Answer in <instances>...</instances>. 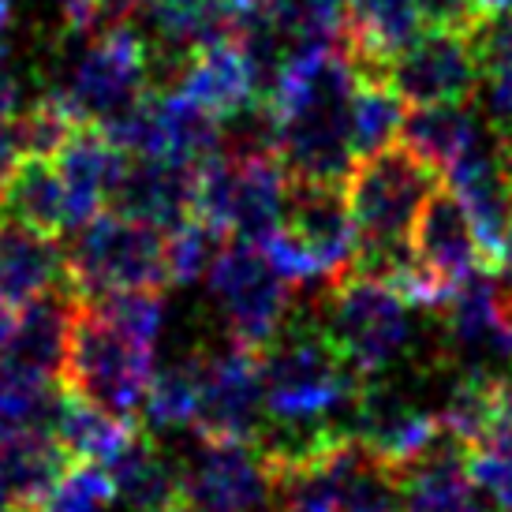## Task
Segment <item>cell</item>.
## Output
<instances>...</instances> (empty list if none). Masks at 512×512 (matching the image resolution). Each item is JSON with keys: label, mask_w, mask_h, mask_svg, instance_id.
Here are the masks:
<instances>
[{"label": "cell", "mask_w": 512, "mask_h": 512, "mask_svg": "<svg viewBox=\"0 0 512 512\" xmlns=\"http://www.w3.org/2000/svg\"><path fill=\"white\" fill-rule=\"evenodd\" d=\"M441 172L427 165L412 146H382L359 157L344 195L356 225V266L367 273H385L400 258L412 255L415 217L438 187Z\"/></svg>", "instance_id": "3957f363"}, {"label": "cell", "mask_w": 512, "mask_h": 512, "mask_svg": "<svg viewBox=\"0 0 512 512\" xmlns=\"http://www.w3.org/2000/svg\"><path fill=\"white\" fill-rule=\"evenodd\" d=\"M412 258L423 270H430L434 277H441L445 285L453 288H460L468 277L483 270L471 217L464 210L460 195L449 184L434 187L430 199L423 202L419 217H415Z\"/></svg>", "instance_id": "2e32d148"}, {"label": "cell", "mask_w": 512, "mask_h": 512, "mask_svg": "<svg viewBox=\"0 0 512 512\" xmlns=\"http://www.w3.org/2000/svg\"><path fill=\"white\" fill-rule=\"evenodd\" d=\"M288 195V172L277 154H217L199 169V206L225 240L262 243L281 228Z\"/></svg>", "instance_id": "9c48e42d"}, {"label": "cell", "mask_w": 512, "mask_h": 512, "mask_svg": "<svg viewBox=\"0 0 512 512\" xmlns=\"http://www.w3.org/2000/svg\"><path fill=\"white\" fill-rule=\"evenodd\" d=\"M408 105H471L483 86L479 23H423L389 64Z\"/></svg>", "instance_id": "8fae6325"}, {"label": "cell", "mask_w": 512, "mask_h": 512, "mask_svg": "<svg viewBox=\"0 0 512 512\" xmlns=\"http://www.w3.org/2000/svg\"><path fill=\"white\" fill-rule=\"evenodd\" d=\"M116 501V483L105 464L72 460L57 479L53 494L34 512H109Z\"/></svg>", "instance_id": "836d02e7"}, {"label": "cell", "mask_w": 512, "mask_h": 512, "mask_svg": "<svg viewBox=\"0 0 512 512\" xmlns=\"http://www.w3.org/2000/svg\"><path fill=\"white\" fill-rule=\"evenodd\" d=\"M128 154L98 128H79L75 139L57 154V169L64 176V191H68V214L72 228L86 225L90 217L109 210L113 191L124 176Z\"/></svg>", "instance_id": "ffe728a7"}, {"label": "cell", "mask_w": 512, "mask_h": 512, "mask_svg": "<svg viewBox=\"0 0 512 512\" xmlns=\"http://www.w3.org/2000/svg\"><path fill=\"white\" fill-rule=\"evenodd\" d=\"M184 501L195 512H258L277 505V479L258 441L199 438L180 460Z\"/></svg>", "instance_id": "7c38bea8"}, {"label": "cell", "mask_w": 512, "mask_h": 512, "mask_svg": "<svg viewBox=\"0 0 512 512\" xmlns=\"http://www.w3.org/2000/svg\"><path fill=\"white\" fill-rule=\"evenodd\" d=\"M408 116V101L400 98L393 79L382 72H356V94H352V143L356 157H367L382 146L397 143Z\"/></svg>", "instance_id": "f1b7e54d"}, {"label": "cell", "mask_w": 512, "mask_h": 512, "mask_svg": "<svg viewBox=\"0 0 512 512\" xmlns=\"http://www.w3.org/2000/svg\"><path fill=\"white\" fill-rule=\"evenodd\" d=\"M490 128L512 131V23H479Z\"/></svg>", "instance_id": "d6a6232c"}, {"label": "cell", "mask_w": 512, "mask_h": 512, "mask_svg": "<svg viewBox=\"0 0 512 512\" xmlns=\"http://www.w3.org/2000/svg\"><path fill=\"white\" fill-rule=\"evenodd\" d=\"M53 94L86 128L109 131L113 124H120L131 109H139L154 94L150 68H146V45L139 38V30L116 27L90 38L75 53Z\"/></svg>", "instance_id": "ba28073f"}, {"label": "cell", "mask_w": 512, "mask_h": 512, "mask_svg": "<svg viewBox=\"0 0 512 512\" xmlns=\"http://www.w3.org/2000/svg\"><path fill=\"white\" fill-rule=\"evenodd\" d=\"M15 311H12V303L8 299H0V352L8 348V341H12V333H15Z\"/></svg>", "instance_id": "b9f144b4"}, {"label": "cell", "mask_w": 512, "mask_h": 512, "mask_svg": "<svg viewBox=\"0 0 512 512\" xmlns=\"http://www.w3.org/2000/svg\"><path fill=\"white\" fill-rule=\"evenodd\" d=\"M19 161H23V154H19V146H15L12 124L0 120V202H4V191H8V184H12Z\"/></svg>", "instance_id": "f35d334b"}, {"label": "cell", "mask_w": 512, "mask_h": 512, "mask_svg": "<svg viewBox=\"0 0 512 512\" xmlns=\"http://www.w3.org/2000/svg\"><path fill=\"white\" fill-rule=\"evenodd\" d=\"M202 400V352L176 359L154 374L143 415L150 430H195Z\"/></svg>", "instance_id": "f546056e"}, {"label": "cell", "mask_w": 512, "mask_h": 512, "mask_svg": "<svg viewBox=\"0 0 512 512\" xmlns=\"http://www.w3.org/2000/svg\"><path fill=\"white\" fill-rule=\"evenodd\" d=\"M400 494L404 512H483V501L464 468V453L449 445H438L419 464L400 471Z\"/></svg>", "instance_id": "4316f807"}, {"label": "cell", "mask_w": 512, "mask_h": 512, "mask_svg": "<svg viewBox=\"0 0 512 512\" xmlns=\"http://www.w3.org/2000/svg\"><path fill=\"white\" fill-rule=\"evenodd\" d=\"M109 475L116 483V498L131 512H161L184 498L180 460L161 453V445L146 430H139L128 449L109 464Z\"/></svg>", "instance_id": "d4e9b609"}, {"label": "cell", "mask_w": 512, "mask_h": 512, "mask_svg": "<svg viewBox=\"0 0 512 512\" xmlns=\"http://www.w3.org/2000/svg\"><path fill=\"white\" fill-rule=\"evenodd\" d=\"M199 169L202 165H184L172 157L128 154V165H124V176L113 191L109 210L169 232V228L184 225L187 217H195Z\"/></svg>", "instance_id": "5bb4252c"}, {"label": "cell", "mask_w": 512, "mask_h": 512, "mask_svg": "<svg viewBox=\"0 0 512 512\" xmlns=\"http://www.w3.org/2000/svg\"><path fill=\"white\" fill-rule=\"evenodd\" d=\"M262 251L285 281H333L356 266V225L344 184L288 180L281 228L262 243Z\"/></svg>", "instance_id": "8992f818"}, {"label": "cell", "mask_w": 512, "mask_h": 512, "mask_svg": "<svg viewBox=\"0 0 512 512\" xmlns=\"http://www.w3.org/2000/svg\"><path fill=\"white\" fill-rule=\"evenodd\" d=\"M60 285H68V255L60 236L0 217V299L27 307Z\"/></svg>", "instance_id": "d6986e66"}, {"label": "cell", "mask_w": 512, "mask_h": 512, "mask_svg": "<svg viewBox=\"0 0 512 512\" xmlns=\"http://www.w3.org/2000/svg\"><path fill=\"white\" fill-rule=\"evenodd\" d=\"M72 232L75 236L64 247V255H68V285L79 299L169 285L161 228L105 210Z\"/></svg>", "instance_id": "52a82bcc"}, {"label": "cell", "mask_w": 512, "mask_h": 512, "mask_svg": "<svg viewBox=\"0 0 512 512\" xmlns=\"http://www.w3.org/2000/svg\"><path fill=\"white\" fill-rule=\"evenodd\" d=\"M161 512H195V509H191V505H187V501L180 498V501H172L169 509H161Z\"/></svg>", "instance_id": "ee69618b"}, {"label": "cell", "mask_w": 512, "mask_h": 512, "mask_svg": "<svg viewBox=\"0 0 512 512\" xmlns=\"http://www.w3.org/2000/svg\"><path fill=\"white\" fill-rule=\"evenodd\" d=\"M53 12L72 34H83V30L98 27V0H49Z\"/></svg>", "instance_id": "74e56055"}, {"label": "cell", "mask_w": 512, "mask_h": 512, "mask_svg": "<svg viewBox=\"0 0 512 512\" xmlns=\"http://www.w3.org/2000/svg\"><path fill=\"white\" fill-rule=\"evenodd\" d=\"M314 322L363 382L382 374L412 337L408 303L393 292L389 281L359 266L329 281L314 307Z\"/></svg>", "instance_id": "5b68a950"}, {"label": "cell", "mask_w": 512, "mask_h": 512, "mask_svg": "<svg viewBox=\"0 0 512 512\" xmlns=\"http://www.w3.org/2000/svg\"><path fill=\"white\" fill-rule=\"evenodd\" d=\"M0 359V430H49L64 385Z\"/></svg>", "instance_id": "4dcf8cb0"}, {"label": "cell", "mask_w": 512, "mask_h": 512, "mask_svg": "<svg viewBox=\"0 0 512 512\" xmlns=\"http://www.w3.org/2000/svg\"><path fill=\"white\" fill-rule=\"evenodd\" d=\"M72 456L49 430H0V509H38Z\"/></svg>", "instance_id": "44dd1931"}, {"label": "cell", "mask_w": 512, "mask_h": 512, "mask_svg": "<svg viewBox=\"0 0 512 512\" xmlns=\"http://www.w3.org/2000/svg\"><path fill=\"white\" fill-rule=\"evenodd\" d=\"M49 434L60 441V449L72 460H94V464L109 468L116 456L128 449L139 430L131 427V419L105 412L101 404L79 397L72 389H60Z\"/></svg>", "instance_id": "cb8c5ba5"}, {"label": "cell", "mask_w": 512, "mask_h": 512, "mask_svg": "<svg viewBox=\"0 0 512 512\" xmlns=\"http://www.w3.org/2000/svg\"><path fill=\"white\" fill-rule=\"evenodd\" d=\"M225 240L206 217H187L184 225L165 232V262H169V285H191L202 273H210L217 251Z\"/></svg>", "instance_id": "e575fe53"}, {"label": "cell", "mask_w": 512, "mask_h": 512, "mask_svg": "<svg viewBox=\"0 0 512 512\" xmlns=\"http://www.w3.org/2000/svg\"><path fill=\"white\" fill-rule=\"evenodd\" d=\"M352 94L356 68L341 42L311 49L285 68L266 105L277 120L273 154L288 180L348 184L359 161L352 143Z\"/></svg>", "instance_id": "6da1fadb"}, {"label": "cell", "mask_w": 512, "mask_h": 512, "mask_svg": "<svg viewBox=\"0 0 512 512\" xmlns=\"http://www.w3.org/2000/svg\"><path fill=\"white\" fill-rule=\"evenodd\" d=\"M0 217H12L19 225L60 236L72 228L68 214V191L57 169V157H23L15 169L12 184L0 202Z\"/></svg>", "instance_id": "484cf974"}, {"label": "cell", "mask_w": 512, "mask_h": 512, "mask_svg": "<svg viewBox=\"0 0 512 512\" xmlns=\"http://www.w3.org/2000/svg\"><path fill=\"white\" fill-rule=\"evenodd\" d=\"M479 23H512V0H471Z\"/></svg>", "instance_id": "60d3db41"}, {"label": "cell", "mask_w": 512, "mask_h": 512, "mask_svg": "<svg viewBox=\"0 0 512 512\" xmlns=\"http://www.w3.org/2000/svg\"><path fill=\"white\" fill-rule=\"evenodd\" d=\"M262 430H266L262 356L232 341L221 352H202V400L195 434L262 441Z\"/></svg>", "instance_id": "4fadbf2b"}, {"label": "cell", "mask_w": 512, "mask_h": 512, "mask_svg": "<svg viewBox=\"0 0 512 512\" xmlns=\"http://www.w3.org/2000/svg\"><path fill=\"white\" fill-rule=\"evenodd\" d=\"M464 468H468L475 490H483L501 512H512V449L468 445L464 449Z\"/></svg>", "instance_id": "d590c367"}, {"label": "cell", "mask_w": 512, "mask_h": 512, "mask_svg": "<svg viewBox=\"0 0 512 512\" xmlns=\"http://www.w3.org/2000/svg\"><path fill=\"white\" fill-rule=\"evenodd\" d=\"M176 90H184L187 98L199 101L202 109H210L217 120L240 113L243 105H251V101H262L251 60H247V53H243V45L236 38H225V42L199 49L187 64Z\"/></svg>", "instance_id": "603a6c76"}, {"label": "cell", "mask_w": 512, "mask_h": 512, "mask_svg": "<svg viewBox=\"0 0 512 512\" xmlns=\"http://www.w3.org/2000/svg\"><path fill=\"white\" fill-rule=\"evenodd\" d=\"M15 109H19V79H15L8 53L0 49V120H8Z\"/></svg>", "instance_id": "ab89813d"}, {"label": "cell", "mask_w": 512, "mask_h": 512, "mask_svg": "<svg viewBox=\"0 0 512 512\" xmlns=\"http://www.w3.org/2000/svg\"><path fill=\"white\" fill-rule=\"evenodd\" d=\"M206 281L217 311L225 318L228 341L251 348L258 356L292 318V281L281 277L270 255L255 243H221Z\"/></svg>", "instance_id": "30bf717a"}, {"label": "cell", "mask_w": 512, "mask_h": 512, "mask_svg": "<svg viewBox=\"0 0 512 512\" xmlns=\"http://www.w3.org/2000/svg\"><path fill=\"white\" fill-rule=\"evenodd\" d=\"M0 512H30V509H0Z\"/></svg>", "instance_id": "bcb514c9"}, {"label": "cell", "mask_w": 512, "mask_h": 512, "mask_svg": "<svg viewBox=\"0 0 512 512\" xmlns=\"http://www.w3.org/2000/svg\"><path fill=\"white\" fill-rule=\"evenodd\" d=\"M79 303L83 299L75 296L72 285H60L53 292H45V296H38L34 303H27L23 314H19V322H15L12 341L0 352V359L60 382L64 363H68V344H72V326L75 314H79Z\"/></svg>", "instance_id": "ac0fdd59"}, {"label": "cell", "mask_w": 512, "mask_h": 512, "mask_svg": "<svg viewBox=\"0 0 512 512\" xmlns=\"http://www.w3.org/2000/svg\"><path fill=\"white\" fill-rule=\"evenodd\" d=\"M150 382H154V344L116 326L109 314L83 299L60 385L120 419H135L143 412Z\"/></svg>", "instance_id": "277c9868"}, {"label": "cell", "mask_w": 512, "mask_h": 512, "mask_svg": "<svg viewBox=\"0 0 512 512\" xmlns=\"http://www.w3.org/2000/svg\"><path fill=\"white\" fill-rule=\"evenodd\" d=\"M12 19H15V0H0V38L12 30Z\"/></svg>", "instance_id": "7bdbcfd3"}, {"label": "cell", "mask_w": 512, "mask_h": 512, "mask_svg": "<svg viewBox=\"0 0 512 512\" xmlns=\"http://www.w3.org/2000/svg\"><path fill=\"white\" fill-rule=\"evenodd\" d=\"M479 131L483 128H475L471 105H415L404 116L400 143L412 146L427 165H434L445 176L460 161V154L475 143Z\"/></svg>", "instance_id": "83f0119b"}, {"label": "cell", "mask_w": 512, "mask_h": 512, "mask_svg": "<svg viewBox=\"0 0 512 512\" xmlns=\"http://www.w3.org/2000/svg\"><path fill=\"white\" fill-rule=\"evenodd\" d=\"M352 430L370 453L385 460L393 471H408L449 438L441 415L419 412L408 400L389 397L385 389H370V385L363 389L356 412H352Z\"/></svg>", "instance_id": "9a60e30c"}, {"label": "cell", "mask_w": 512, "mask_h": 512, "mask_svg": "<svg viewBox=\"0 0 512 512\" xmlns=\"http://www.w3.org/2000/svg\"><path fill=\"white\" fill-rule=\"evenodd\" d=\"M262 385H266V430L262 449L270 456L296 453L329 430H344L337 419L344 408L356 412L367 382L344 363L314 318L299 322L296 314L262 352Z\"/></svg>", "instance_id": "7a4b0ae2"}, {"label": "cell", "mask_w": 512, "mask_h": 512, "mask_svg": "<svg viewBox=\"0 0 512 512\" xmlns=\"http://www.w3.org/2000/svg\"><path fill=\"white\" fill-rule=\"evenodd\" d=\"M8 124H12L15 146L23 157H57L75 139V131L86 128L57 94H45L30 105H19L8 116Z\"/></svg>", "instance_id": "1f68e13d"}, {"label": "cell", "mask_w": 512, "mask_h": 512, "mask_svg": "<svg viewBox=\"0 0 512 512\" xmlns=\"http://www.w3.org/2000/svg\"><path fill=\"white\" fill-rule=\"evenodd\" d=\"M423 30L419 0H348L341 27V49L356 72H382L404 45Z\"/></svg>", "instance_id": "e0dca14e"}, {"label": "cell", "mask_w": 512, "mask_h": 512, "mask_svg": "<svg viewBox=\"0 0 512 512\" xmlns=\"http://www.w3.org/2000/svg\"><path fill=\"white\" fill-rule=\"evenodd\" d=\"M150 0H98V27H135L146 15Z\"/></svg>", "instance_id": "8d00e7d4"}, {"label": "cell", "mask_w": 512, "mask_h": 512, "mask_svg": "<svg viewBox=\"0 0 512 512\" xmlns=\"http://www.w3.org/2000/svg\"><path fill=\"white\" fill-rule=\"evenodd\" d=\"M441 314H445V333L456 348L471 356L512 359V311L501 285H494L483 270L456 288L453 303Z\"/></svg>", "instance_id": "7402d4cb"}, {"label": "cell", "mask_w": 512, "mask_h": 512, "mask_svg": "<svg viewBox=\"0 0 512 512\" xmlns=\"http://www.w3.org/2000/svg\"><path fill=\"white\" fill-rule=\"evenodd\" d=\"M509 273H512V266H509ZM501 292H505V303H509V311H512V281L509 285H501Z\"/></svg>", "instance_id": "f6af8a7d"}]
</instances>
